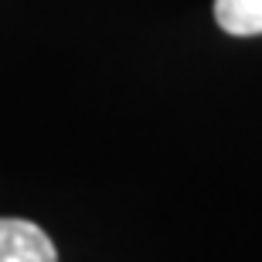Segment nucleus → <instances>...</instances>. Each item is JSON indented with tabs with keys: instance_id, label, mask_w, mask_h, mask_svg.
Listing matches in <instances>:
<instances>
[{
	"instance_id": "obj_1",
	"label": "nucleus",
	"mask_w": 262,
	"mask_h": 262,
	"mask_svg": "<svg viewBox=\"0 0 262 262\" xmlns=\"http://www.w3.org/2000/svg\"><path fill=\"white\" fill-rule=\"evenodd\" d=\"M0 262H58V249L41 225L0 218Z\"/></svg>"
},
{
	"instance_id": "obj_2",
	"label": "nucleus",
	"mask_w": 262,
	"mask_h": 262,
	"mask_svg": "<svg viewBox=\"0 0 262 262\" xmlns=\"http://www.w3.org/2000/svg\"><path fill=\"white\" fill-rule=\"evenodd\" d=\"M214 20L232 38L262 34V0H214Z\"/></svg>"
}]
</instances>
